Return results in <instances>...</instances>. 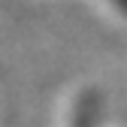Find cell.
I'll return each mask as SVG.
<instances>
[{"instance_id":"1","label":"cell","mask_w":127,"mask_h":127,"mask_svg":"<svg viewBox=\"0 0 127 127\" xmlns=\"http://www.w3.org/2000/svg\"><path fill=\"white\" fill-rule=\"evenodd\" d=\"M64 127H106V121H103V112H97V103L91 97H79Z\"/></svg>"}]
</instances>
